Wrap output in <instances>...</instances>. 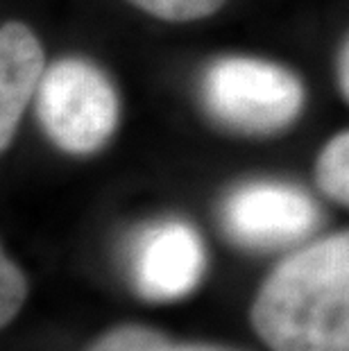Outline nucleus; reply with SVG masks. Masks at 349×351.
I'll list each match as a JSON object with an SVG mask.
<instances>
[{"instance_id": "f257e3e1", "label": "nucleus", "mask_w": 349, "mask_h": 351, "mask_svg": "<svg viewBox=\"0 0 349 351\" xmlns=\"http://www.w3.org/2000/svg\"><path fill=\"white\" fill-rule=\"evenodd\" d=\"M250 319L272 351H349V229L281 261Z\"/></svg>"}, {"instance_id": "f03ea898", "label": "nucleus", "mask_w": 349, "mask_h": 351, "mask_svg": "<svg viewBox=\"0 0 349 351\" xmlns=\"http://www.w3.org/2000/svg\"><path fill=\"white\" fill-rule=\"evenodd\" d=\"M209 116L241 134H277L304 109L302 80L286 66L256 57H220L202 75Z\"/></svg>"}, {"instance_id": "7ed1b4c3", "label": "nucleus", "mask_w": 349, "mask_h": 351, "mask_svg": "<svg viewBox=\"0 0 349 351\" xmlns=\"http://www.w3.org/2000/svg\"><path fill=\"white\" fill-rule=\"evenodd\" d=\"M41 130L59 150L91 154L114 136L121 102L111 80L80 57L55 62L36 91Z\"/></svg>"}, {"instance_id": "20e7f679", "label": "nucleus", "mask_w": 349, "mask_h": 351, "mask_svg": "<svg viewBox=\"0 0 349 351\" xmlns=\"http://www.w3.org/2000/svg\"><path fill=\"white\" fill-rule=\"evenodd\" d=\"M317 215L320 211L309 193L284 182L243 184L222 206L227 234L252 250H274L297 243L313 231Z\"/></svg>"}, {"instance_id": "39448f33", "label": "nucleus", "mask_w": 349, "mask_h": 351, "mask_svg": "<svg viewBox=\"0 0 349 351\" xmlns=\"http://www.w3.org/2000/svg\"><path fill=\"white\" fill-rule=\"evenodd\" d=\"M204 270L202 238L182 220H166L145 229L132 252L134 286L152 302H170L189 295Z\"/></svg>"}, {"instance_id": "423d86ee", "label": "nucleus", "mask_w": 349, "mask_h": 351, "mask_svg": "<svg viewBox=\"0 0 349 351\" xmlns=\"http://www.w3.org/2000/svg\"><path fill=\"white\" fill-rule=\"evenodd\" d=\"M43 48L36 34L19 21H7L0 29V150H7L19 130L29 98L39 91Z\"/></svg>"}, {"instance_id": "0eeeda50", "label": "nucleus", "mask_w": 349, "mask_h": 351, "mask_svg": "<svg viewBox=\"0 0 349 351\" xmlns=\"http://www.w3.org/2000/svg\"><path fill=\"white\" fill-rule=\"evenodd\" d=\"M315 179L324 195L349 206V130L336 134L317 154Z\"/></svg>"}, {"instance_id": "6e6552de", "label": "nucleus", "mask_w": 349, "mask_h": 351, "mask_svg": "<svg viewBox=\"0 0 349 351\" xmlns=\"http://www.w3.org/2000/svg\"><path fill=\"white\" fill-rule=\"evenodd\" d=\"M139 10L168 23H189L211 16L227 0H130Z\"/></svg>"}, {"instance_id": "1a4fd4ad", "label": "nucleus", "mask_w": 349, "mask_h": 351, "mask_svg": "<svg viewBox=\"0 0 349 351\" xmlns=\"http://www.w3.org/2000/svg\"><path fill=\"white\" fill-rule=\"evenodd\" d=\"M88 351H175V347L152 328L118 326L95 340Z\"/></svg>"}, {"instance_id": "9d476101", "label": "nucleus", "mask_w": 349, "mask_h": 351, "mask_svg": "<svg viewBox=\"0 0 349 351\" xmlns=\"http://www.w3.org/2000/svg\"><path fill=\"white\" fill-rule=\"evenodd\" d=\"M27 297V279L23 270L3 254L0 258V322L7 326L19 315L21 306Z\"/></svg>"}, {"instance_id": "9b49d317", "label": "nucleus", "mask_w": 349, "mask_h": 351, "mask_svg": "<svg viewBox=\"0 0 349 351\" xmlns=\"http://www.w3.org/2000/svg\"><path fill=\"white\" fill-rule=\"evenodd\" d=\"M336 82L340 88V95L349 102V36L338 50L336 57Z\"/></svg>"}, {"instance_id": "f8f14e48", "label": "nucleus", "mask_w": 349, "mask_h": 351, "mask_svg": "<svg viewBox=\"0 0 349 351\" xmlns=\"http://www.w3.org/2000/svg\"><path fill=\"white\" fill-rule=\"evenodd\" d=\"M175 351H232V349H220L211 345H182V347H175Z\"/></svg>"}]
</instances>
